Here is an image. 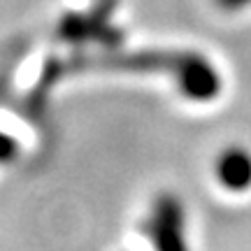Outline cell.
Segmentation results:
<instances>
[{
  "label": "cell",
  "mask_w": 251,
  "mask_h": 251,
  "mask_svg": "<svg viewBox=\"0 0 251 251\" xmlns=\"http://www.w3.org/2000/svg\"><path fill=\"white\" fill-rule=\"evenodd\" d=\"M177 72V86L186 98L196 102L212 100L221 93V77L214 65L198 54H184L175 63Z\"/></svg>",
  "instance_id": "2"
},
{
  "label": "cell",
  "mask_w": 251,
  "mask_h": 251,
  "mask_svg": "<svg viewBox=\"0 0 251 251\" xmlns=\"http://www.w3.org/2000/svg\"><path fill=\"white\" fill-rule=\"evenodd\" d=\"M147 237L156 251H188L184 235V207L175 193H161L147 219Z\"/></svg>",
  "instance_id": "1"
},
{
  "label": "cell",
  "mask_w": 251,
  "mask_h": 251,
  "mask_svg": "<svg viewBox=\"0 0 251 251\" xmlns=\"http://www.w3.org/2000/svg\"><path fill=\"white\" fill-rule=\"evenodd\" d=\"M214 175L216 181L233 193L251 188V151L244 147H237V144L226 147L216 156Z\"/></svg>",
  "instance_id": "3"
},
{
  "label": "cell",
  "mask_w": 251,
  "mask_h": 251,
  "mask_svg": "<svg viewBox=\"0 0 251 251\" xmlns=\"http://www.w3.org/2000/svg\"><path fill=\"white\" fill-rule=\"evenodd\" d=\"M214 5L224 12H240L251 5V0H214Z\"/></svg>",
  "instance_id": "5"
},
{
  "label": "cell",
  "mask_w": 251,
  "mask_h": 251,
  "mask_svg": "<svg viewBox=\"0 0 251 251\" xmlns=\"http://www.w3.org/2000/svg\"><path fill=\"white\" fill-rule=\"evenodd\" d=\"M14 153H17V144H14V140L0 133V163L12 161V156H14Z\"/></svg>",
  "instance_id": "4"
}]
</instances>
